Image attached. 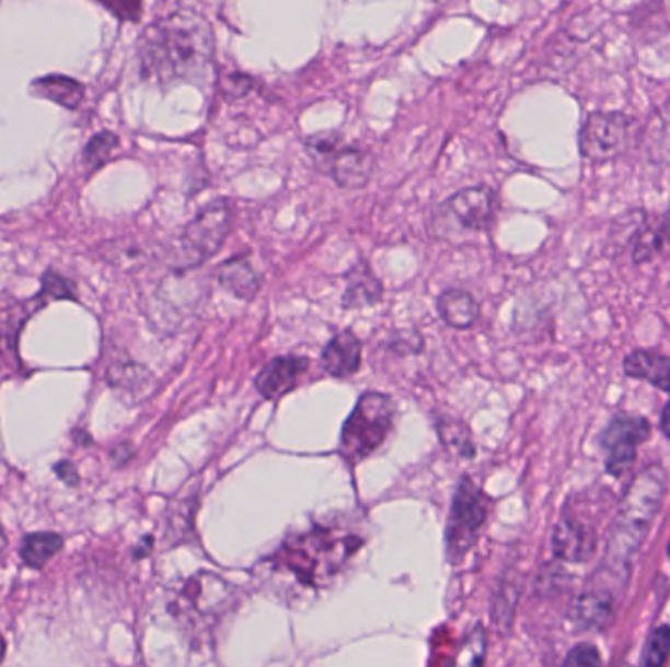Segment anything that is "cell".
<instances>
[{"label": "cell", "instance_id": "obj_1", "mask_svg": "<svg viewBox=\"0 0 670 667\" xmlns=\"http://www.w3.org/2000/svg\"><path fill=\"white\" fill-rule=\"evenodd\" d=\"M215 34L203 16L178 12L146 32L143 74L159 84H206L215 77Z\"/></svg>", "mask_w": 670, "mask_h": 667}, {"label": "cell", "instance_id": "obj_2", "mask_svg": "<svg viewBox=\"0 0 670 667\" xmlns=\"http://www.w3.org/2000/svg\"><path fill=\"white\" fill-rule=\"evenodd\" d=\"M361 547L363 540L354 535L342 537L332 528H314L287 540L270 562L277 572H289L287 575L304 587H322L344 570Z\"/></svg>", "mask_w": 670, "mask_h": 667}, {"label": "cell", "instance_id": "obj_3", "mask_svg": "<svg viewBox=\"0 0 670 667\" xmlns=\"http://www.w3.org/2000/svg\"><path fill=\"white\" fill-rule=\"evenodd\" d=\"M665 490H667V472L659 464L649 466L642 476L635 478V482L625 493L622 510L615 520L608 557L614 558L615 562L622 565L635 557L643 538L651 527L655 515L659 513Z\"/></svg>", "mask_w": 670, "mask_h": 667}, {"label": "cell", "instance_id": "obj_4", "mask_svg": "<svg viewBox=\"0 0 670 667\" xmlns=\"http://www.w3.org/2000/svg\"><path fill=\"white\" fill-rule=\"evenodd\" d=\"M398 408L391 396L381 391L363 394L342 429L339 455L349 464L374 455L391 436Z\"/></svg>", "mask_w": 670, "mask_h": 667}, {"label": "cell", "instance_id": "obj_5", "mask_svg": "<svg viewBox=\"0 0 670 667\" xmlns=\"http://www.w3.org/2000/svg\"><path fill=\"white\" fill-rule=\"evenodd\" d=\"M496 192L488 186H473L447 198L431 215L429 230L439 239H459L484 232L496 212Z\"/></svg>", "mask_w": 670, "mask_h": 667}, {"label": "cell", "instance_id": "obj_6", "mask_svg": "<svg viewBox=\"0 0 670 667\" xmlns=\"http://www.w3.org/2000/svg\"><path fill=\"white\" fill-rule=\"evenodd\" d=\"M490 500L469 476L457 485L451 513L447 519L446 548L449 562H461L475 547L484 523L488 519Z\"/></svg>", "mask_w": 670, "mask_h": 667}, {"label": "cell", "instance_id": "obj_7", "mask_svg": "<svg viewBox=\"0 0 670 667\" xmlns=\"http://www.w3.org/2000/svg\"><path fill=\"white\" fill-rule=\"evenodd\" d=\"M233 208L228 200H216L196 213L178 239V269H193L212 259L230 235Z\"/></svg>", "mask_w": 670, "mask_h": 667}, {"label": "cell", "instance_id": "obj_8", "mask_svg": "<svg viewBox=\"0 0 670 667\" xmlns=\"http://www.w3.org/2000/svg\"><path fill=\"white\" fill-rule=\"evenodd\" d=\"M307 148L320 168L342 188L357 190L371 180L374 168L371 155L359 149L344 148L337 133H317L307 140Z\"/></svg>", "mask_w": 670, "mask_h": 667}, {"label": "cell", "instance_id": "obj_9", "mask_svg": "<svg viewBox=\"0 0 670 667\" xmlns=\"http://www.w3.org/2000/svg\"><path fill=\"white\" fill-rule=\"evenodd\" d=\"M633 120L622 112H592L588 116L578 145L582 157L605 163L624 155L632 145Z\"/></svg>", "mask_w": 670, "mask_h": 667}, {"label": "cell", "instance_id": "obj_10", "mask_svg": "<svg viewBox=\"0 0 670 667\" xmlns=\"http://www.w3.org/2000/svg\"><path fill=\"white\" fill-rule=\"evenodd\" d=\"M230 585L220 580L218 575L200 572L190 577L185 587L181 589L177 601L173 602V611L177 617L185 619H218L222 615L226 605L230 601Z\"/></svg>", "mask_w": 670, "mask_h": 667}, {"label": "cell", "instance_id": "obj_11", "mask_svg": "<svg viewBox=\"0 0 670 667\" xmlns=\"http://www.w3.org/2000/svg\"><path fill=\"white\" fill-rule=\"evenodd\" d=\"M651 435V426L642 418H615L602 435V446L608 450V472L620 476L633 460L637 446Z\"/></svg>", "mask_w": 670, "mask_h": 667}, {"label": "cell", "instance_id": "obj_12", "mask_svg": "<svg viewBox=\"0 0 670 667\" xmlns=\"http://www.w3.org/2000/svg\"><path fill=\"white\" fill-rule=\"evenodd\" d=\"M310 368V361L304 356L289 354V356H277L263 366V371L255 378V388L261 398L279 399L289 394L290 389L298 386L300 378Z\"/></svg>", "mask_w": 670, "mask_h": 667}, {"label": "cell", "instance_id": "obj_13", "mask_svg": "<svg viewBox=\"0 0 670 667\" xmlns=\"http://www.w3.org/2000/svg\"><path fill=\"white\" fill-rule=\"evenodd\" d=\"M596 535L592 528L575 519H563L553 533V552L567 562H587L594 554Z\"/></svg>", "mask_w": 670, "mask_h": 667}, {"label": "cell", "instance_id": "obj_14", "mask_svg": "<svg viewBox=\"0 0 670 667\" xmlns=\"http://www.w3.org/2000/svg\"><path fill=\"white\" fill-rule=\"evenodd\" d=\"M363 359V344L354 331H342L322 352V366L334 378H347L359 371Z\"/></svg>", "mask_w": 670, "mask_h": 667}, {"label": "cell", "instance_id": "obj_15", "mask_svg": "<svg viewBox=\"0 0 670 667\" xmlns=\"http://www.w3.org/2000/svg\"><path fill=\"white\" fill-rule=\"evenodd\" d=\"M216 279L226 292L245 302L259 294L261 277L257 270L253 269L252 262L242 257H235L220 265V269L216 270Z\"/></svg>", "mask_w": 670, "mask_h": 667}, {"label": "cell", "instance_id": "obj_16", "mask_svg": "<svg viewBox=\"0 0 670 667\" xmlns=\"http://www.w3.org/2000/svg\"><path fill=\"white\" fill-rule=\"evenodd\" d=\"M382 297V282L372 272L369 262H359L347 274V286H345L342 304L351 309L369 307L379 304Z\"/></svg>", "mask_w": 670, "mask_h": 667}, {"label": "cell", "instance_id": "obj_17", "mask_svg": "<svg viewBox=\"0 0 670 667\" xmlns=\"http://www.w3.org/2000/svg\"><path fill=\"white\" fill-rule=\"evenodd\" d=\"M624 371L632 378L651 382L652 386L670 391V356L651 351H635L624 361Z\"/></svg>", "mask_w": 670, "mask_h": 667}, {"label": "cell", "instance_id": "obj_18", "mask_svg": "<svg viewBox=\"0 0 670 667\" xmlns=\"http://www.w3.org/2000/svg\"><path fill=\"white\" fill-rule=\"evenodd\" d=\"M441 319L453 329H471L478 317L475 297L465 290H447L438 300Z\"/></svg>", "mask_w": 670, "mask_h": 667}, {"label": "cell", "instance_id": "obj_19", "mask_svg": "<svg viewBox=\"0 0 670 667\" xmlns=\"http://www.w3.org/2000/svg\"><path fill=\"white\" fill-rule=\"evenodd\" d=\"M34 93L66 108H77L83 101V84L69 77H46L34 83Z\"/></svg>", "mask_w": 670, "mask_h": 667}, {"label": "cell", "instance_id": "obj_20", "mask_svg": "<svg viewBox=\"0 0 670 667\" xmlns=\"http://www.w3.org/2000/svg\"><path fill=\"white\" fill-rule=\"evenodd\" d=\"M61 547L63 538L56 533H34L24 538L20 554L30 567H44L51 558L56 557Z\"/></svg>", "mask_w": 670, "mask_h": 667}, {"label": "cell", "instance_id": "obj_21", "mask_svg": "<svg viewBox=\"0 0 670 667\" xmlns=\"http://www.w3.org/2000/svg\"><path fill=\"white\" fill-rule=\"evenodd\" d=\"M438 435L441 445L459 458H473L476 455L473 436L463 421L451 418L438 419Z\"/></svg>", "mask_w": 670, "mask_h": 667}, {"label": "cell", "instance_id": "obj_22", "mask_svg": "<svg viewBox=\"0 0 670 667\" xmlns=\"http://www.w3.org/2000/svg\"><path fill=\"white\" fill-rule=\"evenodd\" d=\"M575 619L585 629H602L612 619V601L605 595H582L575 607Z\"/></svg>", "mask_w": 670, "mask_h": 667}, {"label": "cell", "instance_id": "obj_23", "mask_svg": "<svg viewBox=\"0 0 670 667\" xmlns=\"http://www.w3.org/2000/svg\"><path fill=\"white\" fill-rule=\"evenodd\" d=\"M670 652V627L662 624L659 629L651 632V636L647 640L645 654H643V664L649 667L662 666Z\"/></svg>", "mask_w": 670, "mask_h": 667}, {"label": "cell", "instance_id": "obj_24", "mask_svg": "<svg viewBox=\"0 0 670 667\" xmlns=\"http://www.w3.org/2000/svg\"><path fill=\"white\" fill-rule=\"evenodd\" d=\"M118 145V140L112 133H99L96 138L91 140L89 148L84 151V159L91 167H99L106 159L111 157L112 149Z\"/></svg>", "mask_w": 670, "mask_h": 667}, {"label": "cell", "instance_id": "obj_25", "mask_svg": "<svg viewBox=\"0 0 670 667\" xmlns=\"http://www.w3.org/2000/svg\"><path fill=\"white\" fill-rule=\"evenodd\" d=\"M565 664L567 666H598L602 664V658L592 644H578L568 652Z\"/></svg>", "mask_w": 670, "mask_h": 667}, {"label": "cell", "instance_id": "obj_26", "mask_svg": "<svg viewBox=\"0 0 670 667\" xmlns=\"http://www.w3.org/2000/svg\"><path fill=\"white\" fill-rule=\"evenodd\" d=\"M101 2L124 20H136L141 12V0H101Z\"/></svg>", "mask_w": 670, "mask_h": 667}, {"label": "cell", "instance_id": "obj_27", "mask_svg": "<svg viewBox=\"0 0 670 667\" xmlns=\"http://www.w3.org/2000/svg\"><path fill=\"white\" fill-rule=\"evenodd\" d=\"M661 429L662 433L670 438V401L665 406V409H662Z\"/></svg>", "mask_w": 670, "mask_h": 667}, {"label": "cell", "instance_id": "obj_28", "mask_svg": "<svg viewBox=\"0 0 670 667\" xmlns=\"http://www.w3.org/2000/svg\"><path fill=\"white\" fill-rule=\"evenodd\" d=\"M7 537H4V533H2V528H0V564H2V560L7 557Z\"/></svg>", "mask_w": 670, "mask_h": 667}, {"label": "cell", "instance_id": "obj_29", "mask_svg": "<svg viewBox=\"0 0 670 667\" xmlns=\"http://www.w3.org/2000/svg\"><path fill=\"white\" fill-rule=\"evenodd\" d=\"M662 235L670 242V210L667 213V218H665V222H662Z\"/></svg>", "mask_w": 670, "mask_h": 667}, {"label": "cell", "instance_id": "obj_30", "mask_svg": "<svg viewBox=\"0 0 670 667\" xmlns=\"http://www.w3.org/2000/svg\"><path fill=\"white\" fill-rule=\"evenodd\" d=\"M4 656H7V644H4V640L0 636V664H2Z\"/></svg>", "mask_w": 670, "mask_h": 667}, {"label": "cell", "instance_id": "obj_31", "mask_svg": "<svg viewBox=\"0 0 670 667\" xmlns=\"http://www.w3.org/2000/svg\"><path fill=\"white\" fill-rule=\"evenodd\" d=\"M669 558H670V542H669Z\"/></svg>", "mask_w": 670, "mask_h": 667}]
</instances>
